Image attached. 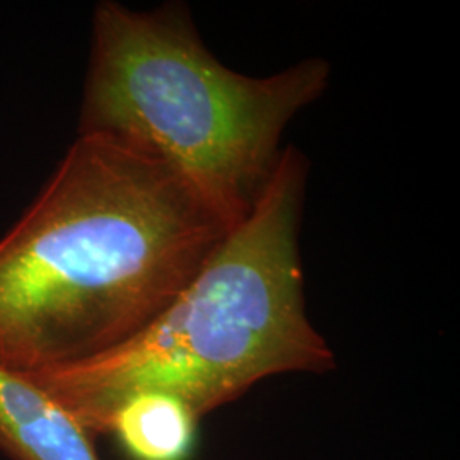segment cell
Masks as SVG:
<instances>
[{
    "label": "cell",
    "instance_id": "obj_3",
    "mask_svg": "<svg viewBox=\"0 0 460 460\" xmlns=\"http://www.w3.org/2000/svg\"><path fill=\"white\" fill-rule=\"evenodd\" d=\"M331 66L307 58L268 77L230 70L181 4L101 2L81 130L113 133L169 165L230 230L271 181L288 123L323 96Z\"/></svg>",
    "mask_w": 460,
    "mask_h": 460
},
{
    "label": "cell",
    "instance_id": "obj_4",
    "mask_svg": "<svg viewBox=\"0 0 460 460\" xmlns=\"http://www.w3.org/2000/svg\"><path fill=\"white\" fill-rule=\"evenodd\" d=\"M0 452L11 460H99L93 435L34 380L0 368Z\"/></svg>",
    "mask_w": 460,
    "mask_h": 460
},
{
    "label": "cell",
    "instance_id": "obj_2",
    "mask_svg": "<svg viewBox=\"0 0 460 460\" xmlns=\"http://www.w3.org/2000/svg\"><path fill=\"white\" fill-rule=\"evenodd\" d=\"M307 172V159L283 148L251 215L147 326L93 358L30 378L101 435L118 404L138 393L176 395L201 418L263 378L331 370L332 349L305 309L298 232Z\"/></svg>",
    "mask_w": 460,
    "mask_h": 460
},
{
    "label": "cell",
    "instance_id": "obj_1",
    "mask_svg": "<svg viewBox=\"0 0 460 460\" xmlns=\"http://www.w3.org/2000/svg\"><path fill=\"white\" fill-rule=\"evenodd\" d=\"M229 230L146 148L79 132L0 239V368L30 377L127 341Z\"/></svg>",
    "mask_w": 460,
    "mask_h": 460
},
{
    "label": "cell",
    "instance_id": "obj_5",
    "mask_svg": "<svg viewBox=\"0 0 460 460\" xmlns=\"http://www.w3.org/2000/svg\"><path fill=\"white\" fill-rule=\"evenodd\" d=\"M199 418L176 395L147 391L123 399L108 421L130 460H188Z\"/></svg>",
    "mask_w": 460,
    "mask_h": 460
}]
</instances>
